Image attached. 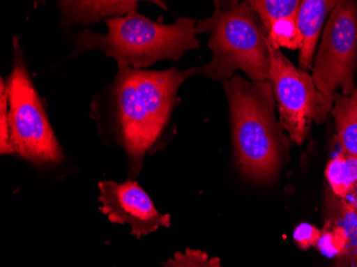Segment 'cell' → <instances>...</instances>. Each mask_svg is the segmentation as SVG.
<instances>
[{"mask_svg": "<svg viewBox=\"0 0 357 267\" xmlns=\"http://www.w3.org/2000/svg\"><path fill=\"white\" fill-rule=\"evenodd\" d=\"M194 74L197 68L183 71L118 70L110 85L112 125L118 144L126 151L130 180L139 176L144 156L151 153L169 121L178 88Z\"/></svg>", "mask_w": 357, "mask_h": 267, "instance_id": "obj_1", "label": "cell"}, {"mask_svg": "<svg viewBox=\"0 0 357 267\" xmlns=\"http://www.w3.org/2000/svg\"><path fill=\"white\" fill-rule=\"evenodd\" d=\"M224 89L238 169L254 182H270L282 167L287 148L282 124L275 116L272 85L236 75L224 82Z\"/></svg>", "mask_w": 357, "mask_h": 267, "instance_id": "obj_2", "label": "cell"}, {"mask_svg": "<svg viewBox=\"0 0 357 267\" xmlns=\"http://www.w3.org/2000/svg\"><path fill=\"white\" fill-rule=\"evenodd\" d=\"M107 33L85 29L74 37L71 57L101 51L117 61L118 70H142L160 60L180 59L186 52L199 47L196 21L178 17L165 25L137 12L105 20Z\"/></svg>", "mask_w": 357, "mask_h": 267, "instance_id": "obj_3", "label": "cell"}, {"mask_svg": "<svg viewBox=\"0 0 357 267\" xmlns=\"http://www.w3.org/2000/svg\"><path fill=\"white\" fill-rule=\"evenodd\" d=\"M255 14L250 1H215L212 16L196 25L197 35H210L208 46L213 53L208 64L198 66L197 74L226 82L241 70L252 82H268V33L259 26Z\"/></svg>", "mask_w": 357, "mask_h": 267, "instance_id": "obj_4", "label": "cell"}, {"mask_svg": "<svg viewBox=\"0 0 357 267\" xmlns=\"http://www.w3.org/2000/svg\"><path fill=\"white\" fill-rule=\"evenodd\" d=\"M13 66L6 82L10 140L13 154L38 166L59 164L63 153L28 73L19 39L14 38Z\"/></svg>", "mask_w": 357, "mask_h": 267, "instance_id": "obj_5", "label": "cell"}, {"mask_svg": "<svg viewBox=\"0 0 357 267\" xmlns=\"http://www.w3.org/2000/svg\"><path fill=\"white\" fill-rule=\"evenodd\" d=\"M270 55V82L278 101L280 124L296 144H302L312 121L321 122L333 104L317 89L307 72L298 69L266 35Z\"/></svg>", "mask_w": 357, "mask_h": 267, "instance_id": "obj_6", "label": "cell"}, {"mask_svg": "<svg viewBox=\"0 0 357 267\" xmlns=\"http://www.w3.org/2000/svg\"><path fill=\"white\" fill-rule=\"evenodd\" d=\"M357 59V8L352 1H338L331 12L314 61V85L333 104L338 91L354 92Z\"/></svg>", "mask_w": 357, "mask_h": 267, "instance_id": "obj_7", "label": "cell"}, {"mask_svg": "<svg viewBox=\"0 0 357 267\" xmlns=\"http://www.w3.org/2000/svg\"><path fill=\"white\" fill-rule=\"evenodd\" d=\"M99 188L100 211L114 224H128L136 238L170 226V215L160 214L136 181H102Z\"/></svg>", "mask_w": 357, "mask_h": 267, "instance_id": "obj_8", "label": "cell"}, {"mask_svg": "<svg viewBox=\"0 0 357 267\" xmlns=\"http://www.w3.org/2000/svg\"><path fill=\"white\" fill-rule=\"evenodd\" d=\"M60 27L69 28L75 25L99 23L102 20L119 17L137 12V1L132 0H60Z\"/></svg>", "mask_w": 357, "mask_h": 267, "instance_id": "obj_9", "label": "cell"}, {"mask_svg": "<svg viewBox=\"0 0 357 267\" xmlns=\"http://www.w3.org/2000/svg\"><path fill=\"white\" fill-rule=\"evenodd\" d=\"M338 1L332 0H304L301 1L296 20L303 38L300 52V69L307 72L312 66L319 36L328 14Z\"/></svg>", "mask_w": 357, "mask_h": 267, "instance_id": "obj_10", "label": "cell"}, {"mask_svg": "<svg viewBox=\"0 0 357 267\" xmlns=\"http://www.w3.org/2000/svg\"><path fill=\"white\" fill-rule=\"evenodd\" d=\"M331 114L336 122L339 144L342 153L357 158V106L350 96L338 93Z\"/></svg>", "mask_w": 357, "mask_h": 267, "instance_id": "obj_11", "label": "cell"}, {"mask_svg": "<svg viewBox=\"0 0 357 267\" xmlns=\"http://www.w3.org/2000/svg\"><path fill=\"white\" fill-rule=\"evenodd\" d=\"M326 178L333 192L344 199L357 183V158L339 153L326 166Z\"/></svg>", "mask_w": 357, "mask_h": 267, "instance_id": "obj_12", "label": "cell"}, {"mask_svg": "<svg viewBox=\"0 0 357 267\" xmlns=\"http://www.w3.org/2000/svg\"><path fill=\"white\" fill-rule=\"evenodd\" d=\"M255 13L258 14L266 32L273 24L287 17H296L300 0H252L250 1Z\"/></svg>", "mask_w": 357, "mask_h": 267, "instance_id": "obj_13", "label": "cell"}, {"mask_svg": "<svg viewBox=\"0 0 357 267\" xmlns=\"http://www.w3.org/2000/svg\"><path fill=\"white\" fill-rule=\"evenodd\" d=\"M266 33L270 41L278 47L289 49H301L302 47L303 38L296 17H287L275 22Z\"/></svg>", "mask_w": 357, "mask_h": 267, "instance_id": "obj_14", "label": "cell"}, {"mask_svg": "<svg viewBox=\"0 0 357 267\" xmlns=\"http://www.w3.org/2000/svg\"><path fill=\"white\" fill-rule=\"evenodd\" d=\"M348 245L349 238L346 229L336 222L333 226H326L317 246L323 254L334 258L347 254Z\"/></svg>", "mask_w": 357, "mask_h": 267, "instance_id": "obj_15", "label": "cell"}, {"mask_svg": "<svg viewBox=\"0 0 357 267\" xmlns=\"http://www.w3.org/2000/svg\"><path fill=\"white\" fill-rule=\"evenodd\" d=\"M163 267H222L215 257H208L197 249H186L184 252H176L174 258L164 263Z\"/></svg>", "mask_w": 357, "mask_h": 267, "instance_id": "obj_16", "label": "cell"}, {"mask_svg": "<svg viewBox=\"0 0 357 267\" xmlns=\"http://www.w3.org/2000/svg\"><path fill=\"white\" fill-rule=\"evenodd\" d=\"M337 222L342 224L346 229L349 238L348 250L347 254L357 262V213L350 204L342 200L340 202V214H339Z\"/></svg>", "mask_w": 357, "mask_h": 267, "instance_id": "obj_17", "label": "cell"}, {"mask_svg": "<svg viewBox=\"0 0 357 267\" xmlns=\"http://www.w3.org/2000/svg\"><path fill=\"white\" fill-rule=\"evenodd\" d=\"M0 153L13 154L10 140L9 103L6 80H0Z\"/></svg>", "mask_w": 357, "mask_h": 267, "instance_id": "obj_18", "label": "cell"}, {"mask_svg": "<svg viewBox=\"0 0 357 267\" xmlns=\"http://www.w3.org/2000/svg\"><path fill=\"white\" fill-rule=\"evenodd\" d=\"M321 234L322 231L319 230L314 224H301L294 230V238L296 245L301 249L306 250L318 244Z\"/></svg>", "mask_w": 357, "mask_h": 267, "instance_id": "obj_19", "label": "cell"}, {"mask_svg": "<svg viewBox=\"0 0 357 267\" xmlns=\"http://www.w3.org/2000/svg\"><path fill=\"white\" fill-rule=\"evenodd\" d=\"M351 100H352L353 103L357 106V88L354 90L352 94L350 96Z\"/></svg>", "mask_w": 357, "mask_h": 267, "instance_id": "obj_20", "label": "cell"}, {"mask_svg": "<svg viewBox=\"0 0 357 267\" xmlns=\"http://www.w3.org/2000/svg\"><path fill=\"white\" fill-rule=\"evenodd\" d=\"M354 267H356V266H354Z\"/></svg>", "mask_w": 357, "mask_h": 267, "instance_id": "obj_21", "label": "cell"}]
</instances>
